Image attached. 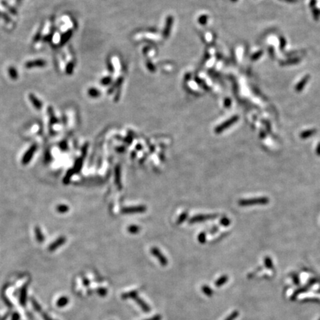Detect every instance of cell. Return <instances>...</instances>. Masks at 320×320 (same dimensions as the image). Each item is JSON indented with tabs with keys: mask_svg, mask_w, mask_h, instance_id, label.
I'll return each mask as SVG.
<instances>
[{
	"mask_svg": "<svg viewBox=\"0 0 320 320\" xmlns=\"http://www.w3.org/2000/svg\"><path fill=\"white\" fill-rule=\"evenodd\" d=\"M122 299L123 300H127V299H132V300L135 301L137 302L138 305L141 308V309L145 312H150L151 311V307L147 304L146 302L144 301L142 299H141L139 296V294H138L137 291H130V292L124 293L122 295Z\"/></svg>",
	"mask_w": 320,
	"mask_h": 320,
	"instance_id": "cell-1",
	"label": "cell"
},
{
	"mask_svg": "<svg viewBox=\"0 0 320 320\" xmlns=\"http://www.w3.org/2000/svg\"><path fill=\"white\" fill-rule=\"evenodd\" d=\"M269 203L268 197H258V198L245 199L239 200V205L241 206L256 205H267Z\"/></svg>",
	"mask_w": 320,
	"mask_h": 320,
	"instance_id": "cell-2",
	"label": "cell"
},
{
	"mask_svg": "<svg viewBox=\"0 0 320 320\" xmlns=\"http://www.w3.org/2000/svg\"><path fill=\"white\" fill-rule=\"evenodd\" d=\"M317 280L316 279H311L309 281V282L308 283L307 285H305V286L302 287H300V288H299L298 290H296L295 292L292 295V297H291V300H294L295 299H296V297H297V296L299 294H302V293H304L306 292L308 289L310 288V287L312 286V285L315 284L316 282H317Z\"/></svg>",
	"mask_w": 320,
	"mask_h": 320,
	"instance_id": "cell-3",
	"label": "cell"
},
{
	"mask_svg": "<svg viewBox=\"0 0 320 320\" xmlns=\"http://www.w3.org/2000/svg\"><path fill=\"white\" fill-rule=\"evenodd\" d=\"M46 65V62L43 59H36V60L29 61L25 63V68H42Z\"/></svg>",
	"mask_w": 320,
	"mask_h": 320,
	"instance_id": "cell-4",
	"label": "cell"
},
{
	"mask_svg": "<svg viewBox=\"0 0 320 320\" xmlns=\"http://www.w3.org/2000/svg\"><path fill=\"white\" fill-rule=\"evenodd\" d=\"M151 253H152L154 256H155L157 259H158L159 262H160L161 265H163V266L168 265V259H167V258L165 257V256H163V254H162V253H161L160 250H158V249L152 248V250H151Z\"/></svg>",
	"mask_w": 320,
	"mask_h": 320,
	"instance_id": "cell-5",
	"label": "cell"
},
{
	"mask_svg": "<svg viewBox=\"0 0 320 320\" xmlns=\"http://www.w3.org/2000/svg\"><path fill=\"white\" fill-rule=\"evenodd\" d=\"M36 145H34L33 146L30 147L29 150L27 151V153L25 154V155L23 156L22 160V162L23 165L28 164V162H30V160H31V158L33 157L34 154V152L36 151Z\"/></svg>",
	"mask_w": 320,
	"mask_h": 320,
	"instance_id": "cell-6",
	"label": "cell"
},
{
	"mask_svg": "<svg viewBox=\"0 0 320 320\" xmlns=\"http://www.w3.org/2000/svg\"><path fill=\"white\" fill-rule=\"evenodd\" d=\"M29 99H30V101H31V103L34 106V108H35L36 109H37V110H40V109H42V108H43V103H42L41 101H40L39 99H38L36 97H35L33 93H30Z\"/></svg>",
	"mask_w": 320,
	"mask_h": 320,
	"instance_id": "cell-7",
	"label": "cell"
},
{
	"mask_svg": "<svg viewBox=\"0 0 320 320\" xmlns=\"http://www.w3.org/2000/svg\"><path fill=\"white\" fill-rule=\"evenodd\" d=\"M66 241V239L64 238V237H61V238H59L57 239L56 242H54L53 243L52 245L50 246L49 248V250H51V251H53V250H55L56 249L58 248L59 246H61V245H62L63 244H64L65 242Z\"/></svg>",
	"mask_w": 320,
	"mask_h": 320,
	"instance_id": "cell-8",
	"label": "cell"
},
{
	"mask_svg": "<svg viewBox=\"0 0 320 320\" xmlns=\"http://www.w3.org/2000/svg\"><path fill=\"white\" fill-rule=\"evenodd\" d=\"M71 35H72L71 30H68L66 33H65L64 34H63V35L62 36V37H61V39H60V45H65V44L68 41L69 39H70Z\"/></svg>",
	"mask_w": 320,
	"mask_h": 320,
	"instance_id": "cell-9",
	"label": "cell"
},
{
	"mask_svg": "<svg viewBox=\"0 0 320 320\" xmlns=\"http://www.w3.org/2000/svg\"><path fill=\"white\" fill-rule=\"evenodd\" d=\"M228 277L227 275H223V276H222L221 277H219V279L216 281L215 285L218 287H221L224 284H225V283L228 282Z\"/></svg>",
	"mask_w": 320,
	"mask_h": 320,
	"instance_id": "cell-10",
	"label": "cell"
},
{
	"mask_svg": "<svg viewBox=\"0 0 320 320\" xmlns=\"http://www.w3.org/2000/svg\"><path fill=\"white\" fill-rule=\"evenodd\" d=\"M316 130H308V131H303L302 133H300V138L301 139H308V138H309L311 137V136H313V134L316 133Z\"/></svg>",
	"mask_w": 320,
	"mask_h": 320,
	"instance_id": "cell-11",
	"label": "cell"
},
{
	"mask_svg": "<svg viewBox=\"0 0 320 320\" xmlns=\"http://www.w3.org/2000/svg\"><path fill=\"white\" fill-rule=\"evenodd\" d=\"M68 302H69L68 298L66 297V296H62V297L59 298V300H57L56 305L59 308H62V307H65V306H66L67 304H68Z\"/></svg>",
	"mask_w": 320,
	"mask_h": 320,
	"instance_id": "cell-12",
	"label": "cell"
},
{
	"mask_svg": "<svg viewBox=\"0 0 320 320\" xmlns=\"http://www.w3.org/2000/svg\"><path fill=\"white\" fill-rule=\"evenodd\" d=\"M308 79H309V76H305V77H304L303 79L301 80L300 83H299L298 85H297V86H296V91H302V88H303L304 86L305 85L306 82H307V81H308Z\"/></svg>",
	"mask_w": 320,
	"mask_h": 320,
	"instance_id": "cell-13",
	"label": "cell"
},
{
	"mask_svg": "<svg viewBox=\"0 0 320 320\" xmlns=\"http://www.w3.org/2000/svg\"><path fill=\"white\" fill-rule=\"evenodd\" d=\"M202 291L206 296H209V297H210V296L214 294V291H213L212 289L210 288L209 286H208V285H203L202 287Z\"/></svg>",
	"mask_w": 320,
	"mask_h": 320,
	"instance_id": "cell-14",
	"label": "cell"
},
{
	"mask_svg": "<svg viewBox=\"0 0 320 320\" xmlns=\"http://www.w3.org/2000/svg\"><path fill=\"white\" fill-rule=\"evenodd\" d=\"M8 73L9 75H10V77L13 80H16L17 78H18V74H17L16 70L13 67H11L8 69Z\"/></svg>",
	"mask_w": 320,
	"mask_h": 320,
	"instance_id": "cell-15",
	"label": "cell"
},
{
	"mask_svg": "<svg viewBox=\"0 0 320 320\" xmlns=\"http://www.w3.org/2000/svg\"><path fill=\"white\" fill-rule=\"evenodd\" d=\"M264 262H265V265L266 266V268H269V269H273V262H272L271 258L268 257V256H266L265 258V261H264Z\"/></svg>",
	"mask_w": 320,
	"mask_h": 320,
	"instance_id": "cell-16",
	"label": "cell"
},
{
	"mask_svg": "<svg viewBox=\"0 0 320 320\" xmlns=\"http://www.w3.org/2000/svg\"><path fill=\"white\" fill-rule=\"evenodd\" d=\"M35 233L36 235V238H37V240L39 241V242H43V241L44 240V237H43V233H42V232L40 231V230L38 228H36L35 229Z\"/></svg>",
	"mask_w": 320,
	"mask_h": 320,
	"instance_id": "cell-17",
	"label": "cell"
},
{
	"mask_svg": "<svg viewBox=\"0 0 320 320\" xmlns=\"http://www.w3.org/2000/svg\"><path fill=\"white\" fill-rule=\"evenodd\" d=\"M239 316V312L235 310V311L232 312V313L230 314V315L225 320H234L236 318L238 317Z\"/></svg>",
	"mask_w": 320,
	"mask_h": 320,
	"instance_id": "cell-18",
	"label": "cell"
},
{
	"mask_svg": "<svg viewBox=\"0 0 320 320\" xmlns=\"http://www.w3.org/2000/svg\"><path fill=\"white\" fill-rule=\"evenodd\" d=\"M48 113H49V115H50V117H51V123H55V122H57V119H56V118L55 117L54 114H53L52 108H51V107H50V108H48Z\"/></svg>",
	"mask_w": 320,
	"mask_h": 320,
	"instance_id": "cell-19",
	"label": "cell"
},
{
	"mask_svg": "<svg viewBox=\"0 0 320 320\" xmlns=\"http://www.w3.org/2000/svg\"><path fill=\"white\" fill-rule=\"evenodd\" d=\"M236 121H237V117H235V118H233V119H231L230 120V121H228V122H227V123H226V124H223V125H222V126H221V127H220V128H219V130H220V131H222V130L224 129V128H228V126L231 125L232 123H233V122H236Z\"/></svg>",
	"mask_w": 320,
	"mask_h": 320,
	"instance_id": "cell-20",
	"label": "cell"
},
{
	"mask_svg": "<svg viewBox=\"0 0 320 320\" xmlns=\"http://www.w3.org/2000/svg\"><path fill=\"white\" fill-rule=\"evenodd\" d=\"M74 70V64L72 62L68 63V65L66 66V73L67 74H71Z\"/></svg>",
	"mask_w": 320,
	"mask_h": 320,
	"instance_id": "cell-21",
	"label": "cell"
},
{
	"mask_svg": "<svg viewBox=\"0 0 320 320\" xmlns=\"http://www.w3.org/2000/svg\"><path fill=\"white\" fill-rule=\"evenodd\" d=\"M291 277H292L293 282H294V283L295 285H300V279H299V277L296 274V273H292V274H291Z\"/></svg>",
	"mask_w": 320,
	"mask_h": 320,
	"instance_id": "cell-22",
	"label": "cell"
},
{
	"mask_svg": "<svg viewBox=\"0 0 320 320\" xmlns=\"http://www.w3.org/2000/svg\"><path fill=\"white\" fill-rule=\"evenodd\" d=\"M97 293H98L99 295H100L101 296H106L107 294H108V291H107L105 288L101 287V288H99L98 290H97Z\"/></svg>",
	"mask_w": 320,
	"mask_h": 320,
	"instance_id": "cell-23",
	"label": "cell"
},
{
	"mask_svg": "<svg viewBox=\"0 0 320 320\" xmlns=\"http://www.w3.org/2000/svg\"><path fill=\"white\" fill-rule=\"evenodd\" d=\"M68 207L66 205H59L57 207V210L60 213H65L68 210Z\"/></svg>",
	"mask_w": 320,
	"mask_h": 320,
	"instance_id": "cell-24",
	"label": "cell"
},
{
	"mask_svg": "<svg viewBox=\"0 0 320 320\" xmlns=\"http://www.w3.org/2000/svg\"><path fill=\"white\" fill-rule=\"evenodd\" d=\"M2 3H3V5H5V7H7V9H8V10H9V11H10V12H11V13H13V14H16V11H15V10H14V9H13V7H11L10 6H9V5H7V3H5V2H2Z\"/></svg>",
	"mask_w": 320,
	"mask_h": 320,
	"instance_id": "cell-25",
	"label": "cell"
},
{
	"mask_svg": "<svg viewBox=\"0 0 320 320\" xmlns=\"http://www.w3.org/2000/svg\"><path fill=\"white\" fill-rule=\"evenodd\" d=\"M1 17H2V18L3 20H5V22H11V19H10V17H9L8 16H7V14H5V13H2V16H1Z\"/></svg>",
	"mask_w": 320,
	"mask_h": 320,
	"instance_id": "cell-26",
	"label": "cell"
},
{
	"mask_svg": "<svg viewBox=\"0 0 320 320\" xmlns=\"http://www.w3.org/2000/svg\"><path fill=\"white\" fill-rule=\"evenodd\" d=\"M230 220L228 219H227V218H224V219H222V223L223 224L224 226H228L230 224Z\"/></svg>",
	"mask_w": 320,
	"mask_h": 320,
	"instance_id": "cell-27",
	"label": "cell"
},
{
	"mask_svg": "<svg viewBox=\"0 0 320 320\" xmlns=\"http://www.w3.org/2000/svg\"><path fill=\"white\" fill-rule=\"evenodd\" d=\"M162 319V317L160 315H156L154 317L150 318V319H147L145 320H161Z\"/></svg>",
	"mask_w": 320,
	"mask_h": 320,
	"instance_id": "cell-28",
	"label": "cell"
},
{
	"mask_svg": "<svg viewBox=\"0 0 320 320\" xmlns=\"http://www.w3.org/2000/svg\"><path fill=\"white\" fill-rule=\"evenodd\" d=\"M51 37H52V36H51V35H48V36H45V37H44V39H43V40H44V41H45V42H49V41H50V40H51Z\"/></svg>",
	"mask_w": 320,
	"mask_h": 320,
	"instance_id": "cell-29",
	"label": "cell"
},
{
	"mask_svg": "<svg viewBox=\"0 0 320 320\" xmlns=\"http://www.w3.org/2000/svg\"><path fill=\"white\" fill-rule=\"evenodd\" d=\"M316 152H317V154L318 156H320V142L318 144L317 147V150H316Z\"/></svg>",
	"mask_w": 320,
	"mask_h": 320,
	"instance_id": "cell-30",
	"label": "cell"
},
{
	"mask_svg": "<svg viewBox=\"0 0 320 320\" xmlns=\"http://www.w3.org/2000/svg\"><path fill=\"white\" fill-rule=\"evenodd\" d=\"M84 282H85V283L86 284L85 285H88L89 283V281L88 280H87V279H85V281H84Z\"/></svg>",
	"mask_w": 320,
	"mask_h": 320,
	"instance_id": "cell-31",
	"label": "cell"
},
{
	"mask_svg": "<svg viewBox=\"0 0 320 320\" xmlns=\"http://www.w3.org/2000/svg\"><path fill=\"white\" fill-rule=\"evenodd\" d=\"M1 16H2V13H0V17H1Z\"/></svg>",
	"mask_w": 320,
	"mask_h": 320,
	"instance_id": "cell-32",
	"label": "cell"
},
{
	"mask_svg": "<svg viewBox=\"0 0 320 320\" xmlns=\"http://www.w3.org/2000/svg\"><path fill=\"white\" fill-rule=\"evenodd\" d=\"M319 320H320V319H319Z\"/></svg>",
	"mask_w": 320,
	"mask_h": 320,
	"instance_id": "cell-33",
	"label": "cell"
}]
</instances>
